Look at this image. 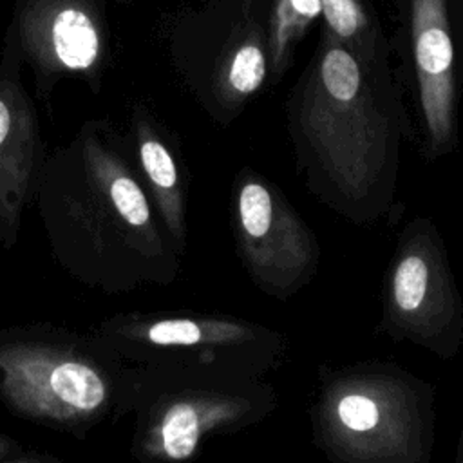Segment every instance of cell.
<instances>
[{
	"instance_id": "cell-8",
	"label": "cell",
	"mask_w": 463,
	"mask_h": 463,
	"mask_svg": "<svg viewBox=\"0 0 463 463\" xmlns=\"http://www.w3.org/2000/svg\"><path fill=\"white\" fill-rule=\"evenodd\" d=\"M0 389L20 412L60 423L94 416L107 402V383L89 362L42 345L0 347Z\"/></svg>"
},
{
	"instance_id": "cell-14",
	"label": "cell",
	"mask_w": 463,
	"mask_h": 463,
	"mask_svg": "<svg viewBox=\"0 0 463 463\" xmlns=\"http://www.w3.org/2000/svg\"><path fill=\"white\" fill-rule=\"evenodd\" d=\"M326 20L324 34L342 43L367 67L382 69L378 33L360 0H320Z\"/></svg>"
},
{
	"instance_id": "cell-4",
	"label": "cell",
	"mask_w": 463,
	"mask_h": 463,
	"mask_svg": "<svg viewBox=\"0 0 463 463\" xmlns=\"http://www.w3.org/2000/svg\"><path fill=\"white\" fill-rule=\"evenodd\" d=\"M179 380L154 402L143 432L145 456L183 461L212 436H230L264 421L279 403L264 378L177 369Z\"/></svg>"
},
{
	"instance_id": "cell-16",
	"label": "cell",
	"mask_w": 463,
	"mask_h": 463,
	"mask_svg": "<svg viewBox=\"0 0 463 463\" xmlns=\"http://www.w3.org/2000/svg\"><path fill=\"white\" fill-rule=\"evenodd\" d=\"M458 463H463V423H461V430H459V439H458V447H456V458Z\"/></svg>"
},
{
	"instance_id": "cell-10",
	"label": "cell",
	"mask_w": 463,
	"mask_h": 463,
	"mask_svg": "<svg viewBox=\"0 0 463 463\" xmlns=\"http://www.w3.org/2000/svg\"><path fill=\"white\" fill-rule=\"evenodd\" d=\"M22 54L5 29L0 60V212L14 219L27 194L34 163V118L18 80Z\"/></svg>"
},
{
	"instance_id": "cell-13",
	"label": "cell",
	"mask_w": 463,
	"mask_h": 463,
	"mask_svg": "<svg viewBox=\"0 0 463 463\" xmlns=\"http://www.w3.org/2000/svg\"><path fill=\"white\" fill-rule=\"evenodd\" d=\"M136 137L141 170L150 186L166 232L174 242V248L177 253H181L186 241V224L184 192L177 163L148 119H137Z\"/></svg>"
},
{
	"instance_id": "cell-15",
	"label": "cell",
	"mask_w": 463,
	"mask_h": 463,
	"mask_svg": "<svg viewBox=\"0 0 463 463\" xmlns=\"http://www.w3.org/2000/svg\"><path fill=\"white\" fill-rule=\"evenodd\" d=\"M320 0H275L268 27L269 76L277 83L288 71L293 51L320 16Z\"/></svg>"
},
{
	"instance_id": "cell-2",
	"label": "cell",
	"mask_w": 463,
	"mask_h": 463,
	"mask_svg": "<svg viewBox=\"0 0 463 463\" xmlns=\"http://www.w3.org/2000/svg\"><path fill=\"white\" fill-rule=\"evenodd\" d=\"M309 409L313 445L335 463H429L434 387L385 360L318 365Z\"/></svg>"
},
{
	"instance_id": "cell-12",
	"label": "cell",
	"mask_w": 463,
	"mask_h": 463,
	"mask_svg": "<svg viewBox=\"0 0 463 463\" xmlns=\"http://www.w3.org/2000/svg\"><path fill=\"white\" fill-rule=\"evenodd\" d=\"M269 76L268 36L255 20H244L228 34L212 60L203 99L210 116L232 125Z\"/></svg>"
},
{
	"instance_id": "cell-11",
	"label": "cell",
	"mask_w": 463,
	"mask_h": 463,
	"mask_svg": "<svg viewBox=\"0 0 463 463\" xmlns=\"http://www.w3.org/2000/svg\"><path fill=\"white\" fill-rule=\"evenodd\" d=\"M90 177L110 221L123 233V242L148 264L157 266L165 279L172 277L177 266L172 250L157 232L150 204L125 165L110 152L90 146Z\"/></svg>"
},
{
	"instance_id": "cell-9",
	"label": "cell",
	"mask_w": 463,
	"mask_h": 463,
	"mask_svg": "<svg viewBox=\"0 0 463 463\" xmlns=\"http://www.w3.org/2000/svg\"><path fill=\"white\" fill-rule=\"evenodd\" d=\"M411 43L423 148L434 161L459 145L456 61L445 0H411Z\"/></svg>"
},
{
	"instance_id": "cell-7",
	"label": "cell",
	"mask_w": 463,
	"mask_h": 463,
	"mask_svg": "<svg viewBox=\"0 0 463 463\" xmlns=\"http://www.w3.org/2000/svg\"><path fill=\"white\" fill-rule=\"evenodd\" d=\"M107 0H13L9 29L42 85L65 74L96 78L109 43Z\"/></svg>"
},
{
	"instance_id": "cell-1",
	"label": "cell",
	"mask_w": 463,
	"mask_h": 463,
	"mask_svg": "<svg viewBox=\"0 0 463 463\" xmlns=\"http://www.w3.org/2000/svg\"><path fill=\"white\" fill-rule=\"evenodd\" d=\"M380 69L324 34L286 101V127L307 190L338 217L367 226L392 222L402 148L412 139L398 92Z\"/></svg>"
},
{
	"instance_id": "cell-3",
	"label": "cell",
	"mask_w": 463,
	"mask_h": 463,
	"mask_svg": "<svg viewBox=\"0 0 463 463\" xmlns=\"http://www.w3.org/2000/svg\"><path fill=\"white\" fill-rule=\"evenodd\" d=\"M380 331L443 362L461 351L463 298L441 232L429 217L411 219L396 241L382 291Z\"/></svg>"
},
{
	"instance_id": "cell-5",
	"label": "cell",
	"mask_w": 463,
	"mask_h": 463,
	"mask_svg": "<svg viewBox=\"0 0 463 463\" xmlns=\"http://www.w3.org/2000/svg\"><path fill=\"white\" fill-rule=\"evenodd\" d=\"M232 228L237 257L268 297L289 300L318 271L320 244L286 194L250 166L232 184Z\"/></svg>"
},
{
	"instance_id": "cell-6",
	"label": "cell",
	"mask_w": 463,
	"mask_h": 463,
	"mask_svg": "<svg viewBox=\"0 0 463 463\" xmlns=\"http://www.w3.org/2000/svg\"><path fill=\"white\" fill-rule=\"evenodd\" d=\"M125 335L168 356L183 371L264 378L288 354L282 331L233 315H166L139 320Z\"/></svg>"
},
{
	"instance_id": "cell-17",
	"label": "cell",
	"mask_w": 463,
	"mask_h": 463,
	"mask_svg": "<svg viewBox=\"0 0 463 463\" xmlns=\"http://www.w3.org/2000/svg\"><path fill=\"white\" fill-rule=\"evenodd\" d=\"M0 449H2V447H0Z\"/></svg>"
}]
</instances>
